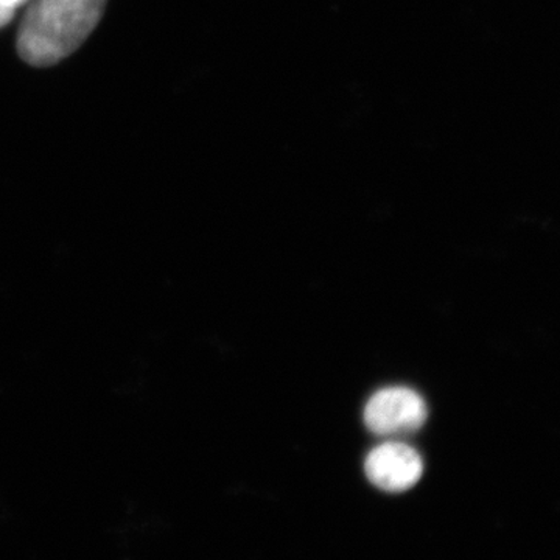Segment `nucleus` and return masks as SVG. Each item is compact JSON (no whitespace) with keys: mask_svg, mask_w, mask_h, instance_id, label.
I'll return each instance as SVG.
<instances>
[{"mask_svg":"<svg viewBox=\"0 0 560 560\" xmlns=\"http://www.w3.org/2000/svg\"><path fill=\"white\" fill-rule=\"evenodd\" d=\"M106 0H32L18 33V54L27 65L49 68L94 32Z\"/></svg>","mask_w":560,"mask_h":560,"instance_id":"obj_1","label":"nucleus"},{"mask_svg":"<svg viewBox=\"0 0 560 560\" xmlns=\"http://www.w3.org/2000/svg\"><path fill=\"white\" fill-rule=\"evenodd\" d=\"M372 485L388 492L412 488L423 474V459L411 445L388 441L372 448L364 460Z\"/></svg>","mask_w":560,"mask_h":560,"instance_id":"obj_3","label":"nucleus"},{"mask_svg":"<svg viewBox=\"0 0 560 560\" xmlns=\"http://www.w3.org/2000/svg\"><path fill=\"white\" fill-rule=\"evenodd\" d=\"M425 400L415 389L393 386L377 390L364 407V423L377 436H407L425 423Z\"/></svg>","mask_w":560,"mask_h":560,"instance_id":"obj_2","label":"nucleus"},{"mask_svg":"<svg viewBox=\"0 0 560 560\" xmlns=\"http://www.w3.org/2000/svg\"><path fill=\"white\" fill-rule=\"evenodd\" d=\"M14 9H10V7L3 5V3H0V28L5 27V25H9L11 20L14 18Z\"/></svg>","mask_w":560,"mask_h":560,"instance_id":"obj_4","label":"nucleus"}]
</instances>
